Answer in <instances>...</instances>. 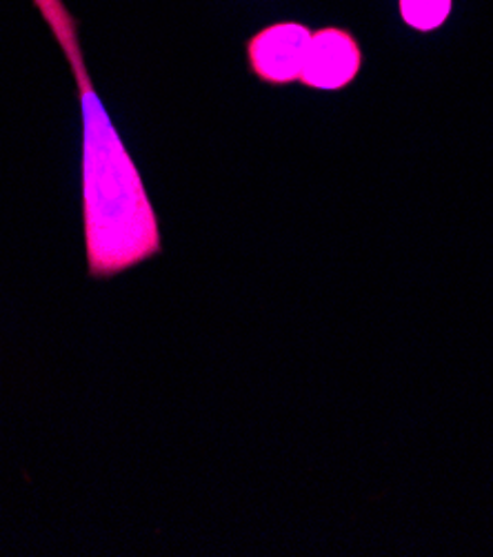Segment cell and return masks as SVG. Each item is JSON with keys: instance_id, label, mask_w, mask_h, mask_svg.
Wrapping results in <instances>:
<instances>
[{"instance_id": "3957f363", "label": "cell", "mask_w": 493, "mask_h": 557, "mask_svg": "<svg viewBox=\"0 0 493 557\" xmlns=\"http://www.w3.org/2000/svg\"><path fill=\"white\" fill-rule=\"evenodd\" d=\"M362 65L358 40L341 27H324L311 34L300 83L318 91H338L352 85Z\"/></svg>"}, {"instance_id": "277c9868", "label": "cell", "mask_w": 493, "mask_h": 557, "mask_svg": "<svg viewBox=\"0 0 493 557\" xmlns=\"http://www.w3.org/2000/svg\"><path fill=\"white\" fill-rule=\"evenodd\" d=\"M452 12V0H400L403 21L420 32L441 27Z\"/></svg>"}, {"instance_id": "7a4b0ae2", "label": "cell", "mask_w": 493, "mask_h": 557, "mask_svg": "<svg viewBox=\"0 0 493 557\" xmlns=\"http://www.w3.org/2000/svg\"><path fill=\"white\" fill-rule=\"evenodd\" d=\"M309 27L273 23L247 40V61L254 76L267 85H289L300 78L311 42Z\"/></svg>"}, {"instance_id": "6da1fadb", "label": "cell", "mask_w": 493, "mask_h": 557, "mask_svg": "<svg viewBox=\"0 0 493 557\" xmlns=\"http://www.w3.org/2000/svg\"><path fill=\"white\" fill-rule=\"evenodd\" d=\"M57 36L78 89L83 116V236L87 271L109 281L162 253L156 209L138 166L91 83L78 23L63 0H32Z\"/></svg>"}]
</instances>
